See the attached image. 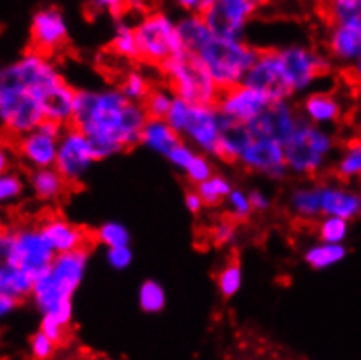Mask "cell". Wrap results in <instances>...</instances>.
Returning a JSON list of instances; mask_svg holds the SVG:
<instances>
[{
    "label": "cell",
    "instance_id": "obj_34",
    "mask_svg": "<svg viewBox=\"0 0 361 360\" xmlns=\"http://www.w3.org/2000/svg\"><path fill=\"white\" fill-rule=\"evenodd\" d=\"M351 220L337 215H322L316 220V234L322 241L330 244H344L349 236Z\"/></svg>",
    "mask_w": 361,
    "mask_h": 360
},
{
    "label": "cell",
    "instance_id": "obj_30",
    "mask_svg": "<svg viewBox=\"0 0 361 360\" xmlns=\"http://www.w3.org/2000/svg\"><path fill=\"white\" fill-rule=\"evenodd\" d=\"M110 51L116 56L124 58L128 61L140 60L138 39H136L135 25L128 23L123 18H117L116 27H114L112 39H110Z\"/></svg>",
    "mask_w": 361,
    "mask_h": 360
},
{
    "label": "cell",
    "instance_id": "obj_32",
    "mask_svg": "<svg viewBox=\"0 0 361 360\" xmlns=\"http://www.w3.org/2000/svg\"><path fill=\"white\" fill-rule=\"evenodd\" d=\"M33 282H35V277L20 270V268H13L6 264L0 271V290L13 296L20 303H23L25 299L32 296Z\"/></svg>",
    "mask_w": 361,
    "mask_h": 360
},
{
    "label": "cell",
    "instance_id": "obj_1",
    "mask_svg": "<svg viewBox=\"0 0 361 360\" xmlns=\"http://www.w3.org/2000/svg\"><path fill=\"white\" fill-rule=\"evenodd\" d=\"M147 119L149 116L143 104L128 100L119 86L103 90L80 88L75 93L72 124L87 135L98 161L140 145Z\"/></svg>",
    "mask_w": 361,
    "mask_h": 360
},
{
    "label": "cell",
    "instance_id": "obj_60",
    "mask_svg": "<svg viewBox=\"0 0 361 360\" xmlns=\"http://www.w3.org/2000/svg\"><path fill=\"white\" fill-rule=\"evenodd\" d=\"M323 2H326V0H323Z\"/></svg>",
    "mask_w": 361,
    "mask_h": 360
},
{
    "label": "cell",
    "instance_id": "obj_42",
    "mask_svg": "<svg viewBox=\"0 0 361 360\" xmlns=\"http://www.w3.org/2000/svg\"><path fill=\"white\" fill-rule=\"evenodd\" d=\"M209 238H212L213 245L219 248H227L238 244L239 240V227L235 220L231 217L227 219H220L215 226L209 229Z\"/></svg>",
    "mask_w": 361,
    "mask_h": 360
},
{
    "label": "cell",
    "instance_id": "obj_29",
    "mask_svg": "<svg viewBox=\"0 0 361 360\" xmlns=\"http://www.w3.org/2000/svg\"><path fill=\"white\" fill-rule=\"evenodd\" d=\"M348 256V248L344 244H330V241H322L312 244L302 253V259L311 270L323 271L329 268L337 266Z\"/></svg>",
    "mask_w": 361,
    "mask_h": 360
},
{
    "label": "cell",
    "instance_id": "obj_46",
    "mask_svg": "<svg viewBox=\"0 0 361 360\" xmlns=\"http://www.w3.org/2000/svg\"><path fill=\"white\" fill-rule=\"evenodd\" d=\"M196 152H197L196 147H194L192 144H189L187 140H182L180 144H176L175 147H173L171 152L166 156V160L171 163L173 168H176V170L182 172L183 174V170H185L187 164L192 161V157L196 156Z\"/></svg>",
    "mask_w": 361,
    "mask_h": 360
},
{
    "label": "cell",
    "instance_id": "obj_36",
    "mask_svg": "<svg viewBox=\"0 0 361 360\" xmlns=\"http://www.w3.org/2000/svg\"><path fill=\"white\" fill-rule=\"evenodd\" d=\"M119 90L123 91L128 100L143 104L145 98L149 97L150 91H152V83H150L147 73L133 68V71L124 73V77L119 83Z\"/></svg>",
    "mask_w": 361,
    "mask_h": 360
},
{
    "label": "cell",
    "instance_id": "obj_54",
    "mask_svg": "<svg viewBox=\"0 0 361 360\" xmlns=\"http://www.w3.org/2000/svg\"><path fill=\"white\" fill-rule=\"evenodd\" d=\"M183 203H185V208H187V210H189L190 214H194V215H197L199 212H201L202 208L206 207L204 201H202L201 194L197 193L196 187H194L192 191H189V193L185 194V200H183Z\"/></svg>",
    "mask_w": 361,
    "mask_h": 360
},
{
    "label": "cell",
    "instance_id": "obj_18",
    "mask_svg": "<svg viewBox=\"0 0 361 360\" xmlns=\"http://www.w3.org/2000/svg\"><path fill=\"white\" fill-rule=\"evenodd\" d=\"M269 104L271 102L262 93L253 90L248 84L241 83L220 91L219 100H216L215 105L226 119L248 126L250 123H253L262 114V110Z\"/></svg>",
    "mask_w": 361,
    "mask_h": 360
},
{
    "label": "cell",
    "instance_id": "obj_10",
    "mask_svg": "<svg viewBox=\"0 0 361 360\" xmlns=\"http://www.w3.org/2000/svg\"><path fill=\"white\" fill-rule=\"evenodd\" d=\"M98 157L91 140L82 130L73 124L63 128L58 142V154L54 168L66 179L70 186H77L90 175Z\"/></svg>",
    "mask_w": 361,
    "mask_h": 360
},
{
    "label": "cell",
    "instance_id": "obj_9",
    "mask_svg": "<svg viewBox=\"0 0 361 360\" xmlns=\"http://www.w3.org/2000/svg\"><path fill=\"white\" fill-rule=\"evenodd\" d=\"M283 67L293 95H305L331 72V58L305 44H288L279 47Z\"/></svg>",
    "mask_w": 361,
    "mask_h": 360
},
{
    "label": "cell",
    "instance_id": "obj_55",
    "mask_svg": "<svg viewBox=\"0 0 361 360\" xmlns=\"http://www.w3.org/2000/svg\"><path fill=\"white\" fill-rule=\"evenodd\" d=\"M14 163V152L11 149L9 144L0 140V174H6L13 168Z\"/></svg>",
    "mask_w": 361,
    "mask_h": 360
},
{
    "label": "cell",
    "instance_id": "obj_56",
    "mask_svg": "<svg viewBox=\"0 0 361 360\" xmlns=\"http://www.w3.org/2000/svg\"><path fill=\"white\" fill-rule=\"evenodd\" d=\"M349 76H351V79L361 88V58H358V60L349 67Z\"/></svg>",
    "mask_w": 361,
    "mask_h": 360
},
{
    "label": "cell",
    "instance_id": "obj_19",
    "mask_svg": "<svg viewBox=\"0 0 361 360\" xmlns=\"http://www.w3.org/2000/svg\"><path fill=\"white\" fill-rule=\"evenodd\" d=\"M325 46L334 64L351 67L361 58V16L330 21Z\"/></svg>",
    "mask_w": 361,
    "mask_h": 360
},
{
    "label": "cell",
    "instance_id": "obj_31",
    "mask_svg": "<svg viewBox=\"0 0 361 360\" xmlns=\"http://www.w3.org/2000/svg\"><path fill=\"white\" fill-rule=\"evenodd\" d=\"M334 170L337 179L344 182L361 179V138H353L338 150Z\"/></svg>",
    "mask_w": 361,
    "mask_h": 360
},
{
    "label": "cell",
    "instance_id": "obj_3",
    "mask_svg": "<svg viewBox=\"0 0 361 360\" xmlns=\"http://www.w3.org/2000/svg\"><path fill=\"white\" fill-rule=\"evenodd\" d=\"M90 248L56 253L53 263L33 282L32 303L40 315H49L61 324L72 325V297L86 277Z\"/></svg>",
    "mask_w": 361,
    "mask_h": 360
},
{
    "label": "cell",
    "instance_id": "obj_15",
    "mask_svg": "<svg viewBox=\"0 0 361 360\" xmlns=\"http://www.w3.org/2000/svg\"><path fill=\"white\" fill-rule=\"evenodd\" d=\"M239 164L248 172L262 175L274 182H281L290 174L286 167L285 145L271 138L252 137L239 157Z\"/></svg>",
    "mask_w": 361,
    "mask_h": 360
},
{
    "label": "cell",
    "instance_id": "obj_35",
    "mask_svg": "<svg viewBox=\"0 0 361 360\" xmlns=\"http://www.w3.org/2000/svg\"><path fill=\"white\" fill-rule=\"evenodd\" d=\"M93 240L106 248L119 247V245H130L131 233L119 220H106L93 231Z\"/></svg>",
    "mask_w": 361,
    "mask_h": 360
},
{
    "label": "cell",
    "instance_id": "obj_26",
    "mask_svg": "<svg viewBox=\"0 0 361 360\" xmlns=\"http://www.w3.org/2000/svg\"><path fill=\"white\" fill-rule=\"evenodd\" d=\"M27 184L33 198L42 201V203L58 201L66 193V187L70 186L63 175L54 167L33 168L28 174Z\"/></svg>",
    "mask_w": 361,
    "mask_h": 360
},
{
    "label": "cell",
    "instance_id": "obj_40",
    "mask_svg": "<svg viewBox=\"0 0 361 360\" xmlns=\"http://www.w3.org/2000/svg\"><path fill=\"white\" fill-rule=\"evenodd\" d=\"M176 95L173 93L171 88L166 84V86H156L152 88V91L149 93V97L143 102V107L149 117H166L168 116V110L171 107L173 100H175Z\"/></svg>",
    "mask_w": 361,
    "mask_h": 360
},
{
    "label": "cell",
    "instance_id": "obj_24",
    "mask_svg": "<svg viewBox=\"0 0 361 360\" xmlns=\"http://www.w3.org/2000/svg\"><path fill=\"white\" fill-rule=\"evenodd\" d=\"M183 138L164 117H149L142 128L140 135V145L152 152L166 157L176 144H180Z\"/></svg>",
    "mask_w": 361,
    "mask_h": 360
},
{
    "label": "cell",
    "instance_id": "obj_16",
    "mask_svg": "<svg viewBox=\"0 0 361 360\" xmlns=\"http://www.w3.org/2000/svg\"><path fill=\"white\" fill-rule=\"evenodd\" d=\"M68 37V21L58 7H40L33 13L30 21L32 49L53 56L66 46Z\"/></svg>",
    "mask_w": 361,
    "mask_h": 360
},
{
    "label": "cell",
    "instance_id": "obj_17",
    "mask_svg": "<svg viewBox=\"0 0 361 360\" xmlns=\"http://www.w3.org/2000/svg\"><path fill=\"white\" fill-rule=\"evenodd\" d=\"M300 121V112L297 105L292 104V100H279L271 102L262 110V114L248 124V128L252 137L271 138L285 145Z\"/></svg>",
    "mask_w": 361,
    "mask_h": 360
},
{
    "label": "cell",
    "instance_id": "obj_4",
    "mask_svg": "<svg viewBox=\"0 0 361 360\" xmlns=\"http://www.w3.org/2000/svg\"><path fill=\"white\" fill-rule=\"evenodd\" d=\"M337 149L331 130L302 119L285 142V156L288 172L300 179H314L329 168Z\"/></svg>",
    "mask_w": 361,
    "mask_h": 360
},
{
    "label": "cell",
    "instance_id": "obj_38",
    "mask_svg": "<svg viewBox=\"0 0 361 360\" xmlns=\"http://www.w3.org/2000/svg\"><path fill=\"white\" fill-rule=\"evenodd\" d=\"M220 296L231 299L243 287V270L238 260H227L215 277Z\"/></svg>",
    "mask_w": 361,
    "mask_h": 360
},
{
    "label": "cell",
    "instance_id": "obj_2",
    "mask_svg": "<svg viewBox=\"0 0 361 360\" xmlns=\"http://www.w3.org/2000/svg\"><path fill=\"white\" fill-rule=\"evenodd\" d=\"M63 80L53 56L32 47L16 60L0 64V128L18 138L39 126L44 121L40 100Z\"/></svg>",
    "mask_w": 361,
    "mask_h": 360
},
{
    "label": "cell",
    "instance_id": "obj_53",
    "mask_svg": "<svg viewBox=\"0 0 361 360\" xmlns=\"http://www.w3.org/2000/svg\"><path fill=\"white\" fill-rule=\"evenodd\" d=\"M18 306H20V301L14 299L13 296H9V294L0 290V320L7 318L9 315H13Z\"/></svg>",
    "mask_w": 361,
    "mask_h": 360
},
{
    "label": "cell",
    "instance_id": "obj_20",
    "mask_svg": "<svg viewBox=\"0 0 361 360\" xmlns=\"http://www.w3.org/2000/svg\"><path fill=\"white\" fill-rule=\"evenodd\" d=\"M39 227L54 253L90 248L91 240H93V233H90L86 227L70 222L61 215L46 217L40 220Z\"/></svg>",
    "mask_w": 361,
    "mask_h": 360
},
{
    "label": "cell",
    "instance_id": "obj_13",
    "mask_svg": "<svg viewBox=\"0 0 361 360\" xmlns=\"http://www.w3.org/2000/svg\"><path fill=\"white\" fill-rule=\"evenodd\" d=\"M222 124L224 116L215 104H190L182 138L196 147L199 152L216 157Z\"/></svg>",
    "mask_w": 361,
    "mask_h": 360
},
{
    "label": "cell",
    "instance_id": "obj_57",
    "mask_svg": "<svg viewBox=\"0 0 361 360\" xmlns=\"http://www.w3.org/2000/svg\"><path fill=\"white\" fill-rule=\"evenodd\" d=\"M4 266H6V263H4V253H2V248H0V271H2Z\"/></svg>",
    "mask_w": 361,
    "mask_h": 360
},
{
    "label": "cell",
    "instance_id": "obj_21",
    "mask_svg": "<svg viewBox=\"0 0 361 360\" xmlns=\"http://www.w3.org/2000/svg\"><path fill=\"white\" fill-rule=\"evenodd\" d=\"M322 215H337L353 220L361 215V191L337 182L319 184Z\"/></svg>",
    "mask_w": 361,
    "mask_h": 360
},
{
    "label": "cell",
    "instance_id": "obj_49",
    "mask_svg": "<svg viewBox=\"0 0 361 360\" xmlns=\"http://www.w3.org/2000/svg\"><path fill=\"white\" fill-rule=\"evenodd\" d=\"M106 264L116 271H124L131 266L133 251L130 245H119V247L106 248Z\"/></svg>",
    "mask_w": 361,
    "mask_h": 360
},
{
    "label": "cell",
    "instance_id": "obj_37",
    "mask_svg": "<svg viewBox=\"0 0 361 360\" xmlns=\"http://www.w3.org/2000/svg\"><path fill=\"white\" fill-rule=\"evenodd\" d=\"M166 290L159 282L145 280L138 289V304L142 311L149 315H157L164 310L166 306Z\"/></svg>",
    "mask_w": 361,
    "mask_h": 360
},
{
    "label": "cell",
    "instance_id": "obj_7",
    "mask_svg": "<svg viewBox=\"0 0 361 360\" xmlns=\"http://www.w3.org/2000/svg\"><path fill=\"white\" fill-rule=\"evenodd\" d=\"M0 248L7 266L20 268L33 277L42 273L56 256L39 224L20 226L16 229H0Z\"/></svg>",
    "mask_w": 361,
    "mask_h": 360
},
{
    "label": "cell",
    "instance_id": "obj_52",
    "mask_svg": "<svg viewBox=\"0 0 361 360\" xmlns=\"http://www.w3.org/2000/svg\"><path fill=\"white\" fill-rule=\"evenodd\" d=\"M250 201H252V207H253V212H260V214H264V212H269L272 207V198L269 196L267 193L262 189H252L250 191Z\"/></svg>",
    "mask_w": 361,
    "mask_h": 360
},
{
    "label": "cell",
    "instance_id": "obj_14",
    "mask_svg": "<svg viewBox=\"0 0 361 360\" xmlns=\"http://www.w3.org/2000/svg\"><path fill=\"white\" fill-rule=\"evenodd\" d=\"M260 6L262 0H215L204 20L213 35L245 37L246 27Z\"/></svg>",
    "mask_w": 361,
    "mask_h": 360
},
{
    "label": "cell",
    "instance_id": "obj_44",
    "mask_svg": "<svg viewBox=\"0 0 361 360\" xmlns=\"http://www.w3.org/2000/svg\"><path fill=\"white\" fill-rule=\"evenodd\" d=\"M28 348H30V357L35 360H49L56 355L58 344L51 340L49 336L42 332V330H37L35 334L30 337V343H28Z\"/></svg>",
    "mask_w": 361,
    "mask_h": 360
},
{
    "label": "cell",
    "instance_id": "obj_58",
    "mask_svg": "<svg viewBox=\"0 0 361 360\" xmlns=\"http://www.w3.org/2000/svg\"><path fill=\"white\" fill-rule=\"evenodd\" d=\"M140 2H142V0H126L128 6H135V4H140Z\"/></svg>",
    "mask_w": 361,
    "mask_h": 360
},
{
    "label": "cell",
    "instance_id": "obj_59",
    "mask_svg": "<svg viewBox=\"0 0 361 360\" xmlns=\"http://www.w3.org/2000/svg\"><path fill=\"white\" fill-rule=\"evenodd\" d=\"M0 343H2V332H0Z\"/></svg>",
    "mask_w": 361,
    "mask_h": 360
},
{
    "label": "cell",
    "instance_id": "obj_47",
    "mask_svg": "<svg viewBox=\"0 0 361 360\" xmlns=\"http://www.w3.org/2000/svg\"><path fill=\"white\" fill-rule=\"evenodd\" d=\"M40 330H42L46 336H49L51 340L54 341V343L58 344V347H61V344H65L66 341H68V334H70V325H65L61 324L60 320H56V318L49 317V315H42V318H40Z\"/></svg>",
    "mask_w": 361,
    "mask_h": 360
},
{
    "label": "cell",
    "instance_id": "obj_6",
    "mask_svg": "<svg viewBox=\"0 0 361 360\" xmlns=\"http://www.w3.org/2000/svg\"><path fill=\"white\" fill-rule=\"evenodd\" d=\"M159 68L166 84L171 88L176 97L190 104H216L219 100L222 90L196 54L180 51L168 58Z\"/></svg>",
    "mask_w": 361,
    "mask_h": 360
},
{
    "label": "cell",
    "instance_id": "obj_11",
    "mask_svg": "<svg viewBox=\"0 0 361 360\" xmlns=\"http://www.w3.org/2000/svg\"><path fill=\"white\" fill-rule=\"evenodd\" d=\"M243 83L262 93L269 102L292 100L295 97L283 67L279 49H259Z\"/></svg>",
    "mask_w": 361,
    "mask_h": 360
},
{
    "label": "cell",
    "instance_id": "obj_23",
    "mask_svg": "<svg viewBox=\"0 0 361 360\" xmlns=\"http://www.w3.org/2000/svg\"><path fill=\"white\" fill-rule=\"evenodd\" d=\"M75 88L66 83V80L51 88L44 95L42 100H40L44 119L54 121V123L61 124V126L72 124L73 110H75Z\"/></svg>",
    "mask_w": 361,
    "mask_h": 360
},
{
    "label": "cell",
    "instance_id": "obj_43",
    "mask_svg": "<svg viewBox=\"0 0 361 360\" xmlns=\"http://www.w3.org/2000/svg\"><path fill=\"white\" fill-rule=\"evenodd\" d=\"M209 157L212 156H208V154L204 152H199L197 150L196 156L192 157V161L187 164V168L183 170V175H185V179L189 180L190 186L196 187L197 184L204 182L206 179H209L213 174H215V167H213Z\"/></svg>",
    "mask_w": 361,
    "mask_h": 360
},
{
    "label": "cell",
    "instance_id": "obj_5",
    "mask_svg": "<svg viewBox=\"0 0 361 360\" xmlns=\"http://www.w3.org/2000/svg\"><path fill=\"white\" fill-rule=\"evenodd\" d=\"M259 49L246 42L245 37L213 35L196 54L208 68L220 90L241 84L255 61Z\"/></svg>",
    "mask_w": 361,
    "mask_h": 360
},
{
    "label": "cell",
    "instance_id": "obj_41",
    "mask_svg": "<svg viewBox=\"0 0 361 360\" xmlns=\"http://www.w3.org/2000/svg\"><path fill=\"white\" fill-rule=\"evenodd\" d=\"M226 208H227V217H231L235 222H246L250 217L253 215V207L252 201H250V194L246 191L239 189V187H232L226 200Z\"/></svg>",
    "mask_w": 361,
    "mask_h": 360
},
{
    "label": "cell",
    "instance_id": "obj_50",
    "mask_svg": "<svg viewBox=\"0 0 361 360\" xmlns=\"http://www.w3.org/2000/svg\"><path fill=\"white\" fill-rule=\"evenodd\" d=\"M90 6H91V9L97 11V13H106V14H112V16L119 18L128 4H126V0H91Z\"/></svg>",
    "mask_w": 361,
    "mask_h": 360
},
{
    "label": "cell",
    "instance_id": "obj_39",
    "mask_svg": "<svg viewBox=\"0 0 361 360\" xmlns=\"http://www.w3.org/2000/svg\"><path fill=\"white\" fill-rule=\"evenodd\" d=\"M28 184L16 172L0 174V207H11L23 198Z\"/></svg>",
    "mask_w": 361,
    "mask_h": 360
},
{
    "label": "cell",
    "instance_id": "obj_25",
    "mask_svg": "<svg viewBox=\"0 0 361 360\" xmlns=\"http://www.w3.org/2000/svg\"><path fill=\"white\" fill-rule=\"evenodd\" d=\"M290 215L302 222H314L322 217V200H319V184L304 182L293 187L286 200Z\"/></svg>",
    "mask_w": 361,
    "mask_h": 360
},
{
    "label": "cell",
    "instance_id": "obj_22",
    "mask_svg": "<svg viewBox=\"0 0 361 360\" xmlns=\"http://www.w3.org/2000/svg\"><path fill=\"white\" fill-rule=\"evenodd\" d=\"M302 119L318 126H335L344 116V107L338 97L329 91H309L298 105Z\"/></svg>",
    "mask_w": 361,
    "mask_h": 360
},
{
    "label": "cell",
    "instance_id": "obj_12",
    "mask_svg": "<svg viewBox=\"0 0 361 360\" xmlns=\"http://www.w3.org/2000/svg\"><path fill=\"white\" fill-rule=\"evenodd\" d=\"M65 126L54 121L44 119L37 128L16 138V152L30 170L54 167L58 154V142Z\"/></svg>",
    "mask_w": 361,
    "mask_h": 360
},
{
    "label": "cell",
    "instance_id": "obj_51",
    "mask_svg": "<svg viewBox=\"0 0 361 360\" xmlns=\"http://www.w3.org/2000/svg\"><path fill=\"white\" fill-rule=\"evenodd\" d=\"M215 4V0H176V6L185 14H199L204 16L209 7Z\"/></svg>",
    "mask_w": 361,
    "mask_h": 360
},
{
    "label": "cell",
    "instance_id": "obj_27",
    "mask_svg": "<svg viewBox=\"0 0 361 360\" xmlns=\"http://www.w3.org/2000/svg\"><path fill=\"white\" fill-rule=\"evenodd\" d=\"M250 140H252V133H250V128L246 124L234 123V121L224 117L216 157L226 161V163H239V157H241L243 150L246 149Z\"/></svg>",
    "mask_w": 361,
    "mask_h": 360
},
{
    "label": "cell",
    "instance_id": "obj_48",
    "mask_svg": "<svg viewBox=\"0 0 361 360\" xmlns=\"http://www.w3.org/2000/svg\"><path fill=\"white\" fill-rule=\"evenodd\" d=\"M189 110H190V102L183 100V98L180 97H175L171 107L168 110V116H166L164 119L168 121V123L171 124L180 135H182L183 126H185L187 123V117H189Z\"/></svg>",
    "mask_w": 361,
    "mask_h": 360
},
{
    "label": "cell",
    "instance_id": "obj_45",
    "mask_svg": "<svg viewBox=\"0 0 361 360\" xmlns=\"http://www.w3.org/2000/svg\"><path fill=\"white\" fill-rule=\"evenodd\" d=\"M326 16L330 21L361 16V0H326Z\"/></svg>",
    "mask_w": 361,
    "mask_h": 360
},
{
    "label": "cell",
    "instance_id": "obj_8",
    "mask_svg": "<svg viewBox=\"0 0 361 360\" xmlns=\"http://www.w3.org/2000/svg\"><path fill=\"white\" fill-rule=\"evenodd\" d=\"M135 32L138 39L140 60L147 65L161 67L168 58L183 51L176 21L163 11H150L143 14L135 25Z\"/></svg>",
    "mask_w": 361,
    "mask_h": 360
},
{
    "label": "cell",
    "instance_id": "obj_28",
    "mask_svg": "<svg viewBox=\"0 0 361 360\" xmlns=\"http://www.w3.org/2000/svg\"><path fill=\"white\" fill-rule=\"evenodd\" d=\"M176 28H178L182 49L190 54H197L201 47L213 37L204 16H199V14H185L176 21Z\"/></svg>",
    "mask_w": 361,
    "mask_h": 360
},
{
    "label": "cell",
    "instance_id": "obj_33",
    "mask_svg": "<svg viewBox=\"0 0 361 360\" xmlns=\"http://www.w3.org/2000/svg\"><path fill=\"white\" fill-rule=\"evenodd\" d=\"M232 182L227 177L220 174H213L212 177L206 179L204 182L197 184L196 189L197 193L201 194L202 201H204L206 207L215 208V207H222L226 203L227 196L232 191Z\"/></svg>",
    "mask_w": 361,
    "mask_h": 360
}]
</instances>
